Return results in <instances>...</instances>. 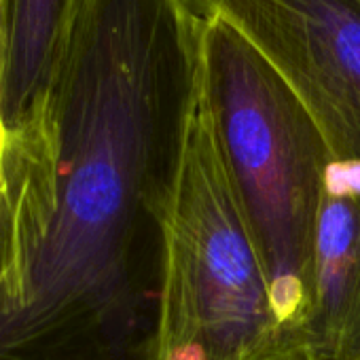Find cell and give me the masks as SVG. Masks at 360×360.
<instances>
[{
  "label": "cell",
  "instance_id": "1",
  "mask_svg": "<svg viewBox=\"0 0 360 360\" xmlns=\"http://www.w3.org/2000/svg\"><path fill=\"white\" fill-rule=\"evenodd\" d=\"M185 0H77L47 108L58 200L0 360H155L165 225L198 100Z\"/></svg>",
  "mask_w": 360,
  "mask_h": 360
},
{
  "label": "cell",
  "instance_id": "2",
  "mask_svg": "<svg viewBox=\"0 0 360 360\" xmlns=\"http://www.w3.org/2000/svg\"><path fill=\"white\" fill-rule=\"evenodd\" d=\"M198 96L259 248L286 356L299 360L316 221L335 159L288 83L219 18H200Z\"/></svg>",
  "mask_w": 360,
  "mask_h": 360
},
{
  "label": "cell",
  "instance_id": "3",
  "mask_svg": "<svg viewBox=\"0 0 360 360\" xmlns=\"http://www.w3.org/2000/svg\"><path fill=\"white\" fill-rule=\"evenodd\" d=\"M155 360H288L259 248L200 96L165 225Z\"/></svg>",
  "mask_w": 360,
  "mask_h": 360
},
{
  "label": "cell",
  "instance_id": "4",
  "mask_svg": "<svg viewBox=\"0 0 360 360\" xmlns=\"http://www.w3.org/2000/svg\"><path fill=\"white\" fill-rule=\"evenodd\" d=\"M238 30L318 123L335 163H360L358 0H185Z\"/></svg>",
  "mask_w": 360,
  "mask_h": 360
},
{
  "label": "cell",
  "instance_id": "5",
  "mask_svg": "<svg viewBox=\"0 0 360 360\" xmlns=\"http://www.w3.org/2000/svg\"><path fill=\"white\" fill-rule=\"evenodd\" d=\"M360 358V163H333L314 236V282L299 360Z\"/></svg>",
  "mask_w": 360,
  "mask_h": 360
},
{
  "label": "cell",
  "instance_id": "6",
  "mask_svg": "<svg viewBox=\"0 0 360 360\" xmlns=\"http://www.w3.org/2000/svg\"><path fill=\"white\" fill-rule=\"evenodd\" d=\"M58 200V134L49 108L0 140V320L26 299Z\"/></svg>",
  "mask_w": 360,
  "mask_h": 360
},
{
  "label": "cell",
  "instance_id": "7",
  "mask_svg": "<svg viewBox=\"0 0 360 360\" xmlns=\"http://www.w3.org/2000/svg\"><path fill=\"white\" fill-rule=\"evenodd\" d=\"M77 0H0V112L7 134L43 115Z\"/></svg>",
  "mask_w": 360,
  "mask_h": 360
},
{
  "label": "cell",
  "instance_id": "8",
  "mask_svg": "<svg viewBox=\"0 0 360 360\" xmlns=\"http://www.w3.org/2000/svg\"><path fill=\"white\" fill-rule=\"evenodd\" d=\"M7 138H9V134H7L5 123H3V112H0V140H7Z\"/></svg>",
  "mask_w": 360,
  "mask_h": 360
},
{
  "label": "cell",
  "instance_id": "9",
  "mask_svg": "<svg viewBox=\"0 0 360 360\" xmlns=\"http://www.w3.org/2000/svg\"><path fill=\"white\" fill-rule=\"evenodd\" d=\"M358 3H360V0H358Z\"/></svg>",
  "mask_w": 360,
  "mask_h": 360
},
{
  "label": "cell",
  "instance_id": "10",
  "mask_svg": "<svg viewBox=\"0 0 360 360\" xmlns=\"http://www.w3.org/2000/svg\"><path fill=\"white\" fill-rule=\"evenodd\" d=\"M358 360H360V358H358Z\"/></svg>",
  "mask_w": 360,
  "mask_h": 360
}]
</instances>
